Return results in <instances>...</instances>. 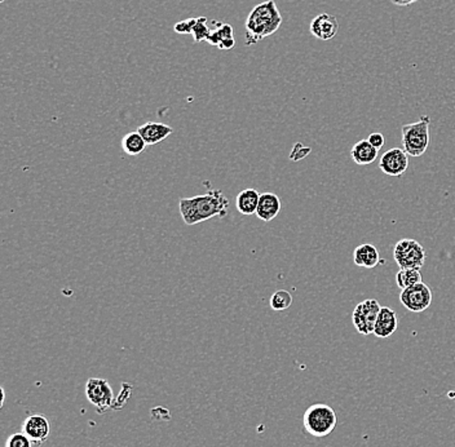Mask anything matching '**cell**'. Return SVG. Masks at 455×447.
<instances>
[{
  "label": "cell",
  "mask_w": 455,
  "mask_h": 447,
  "mask_svg": "<svg viewBox=\"0 0 455 447\" xmlns=\"http://www.w3.org/2000/svg\"><path fill=\"white\" fill-rule=\"evenodd\" d=\"M181 219L187 225L207 221L212 217H224L229 209V199L221 190H209L202 195L182 198L179 202Z\"/></svg>",
  "instance_id": "6da1fadb"
},
{
  "label": "cell",
  "mask_w": 455,
  "mask_h": 447,
  "mask_svg": "<svg viewBox=\"0 0 455 447\" xmlns=\"http://www.w3.org/2000/svg\"><path fill=\"white\" fill-rule=\"evenodd\" d=\"M282 16L275 0L258 4L246 20V45L259 43L280 29Z\"/></svg>",
  "instance_id": "7a4b0ae2"
},
{
  "label": "cell",
  "mask_w": 455,
  "mask_h": 447,
  "mask_svg": "<svg viewBox=\"0 0 455 447\" xmlns=\"http://www.w3.org/2000/svg\"><path fill=\"white\" fill-rule=\"evenodd\" d=\"M336 424H338L336 412L329 404H312L304 412V428L313 437L324 438L330 433H333L334 429L336 428Z\"/></svg>",
  "instance_id": "3957f363"
},
{
  "label": "cell",
  "mask_w": 455,
  "mask_h": 447,
  "mask_svg": "<svg viewBox=\"0 0 455 447\" xmlns=\"http://www.w3.org/2000/svg\"><path fill=\"white\" fill-rule=\"evenodd\" d=\"M429 116H420L418 122L402 127V149L409 157L418 158L427 152L429 145Z\"/></svg>",
  "instance_id": "277c9868"
},
{
  "label": "cell",
  "mask_w": 455,
  "mask_h": 447,
  "mask_svg": "<svg viewBox=\"0 0 455 447\" xmlns=\"http://www.w3.org/2000/svg\"><path fill=\"white\" fill-rule=\"evenodd\" d=\"M393 259L400 269H422L427 255L423 245L415 239H401L393 248Z\"/></svg>",
  "instance_id": "5b68a950"
},
{
  "label": "cell",
  "mask_w": 455,
  "mask_h": 447,
  "mask_svg": "<svg viewBox=\"0 0 455 447\" xmlns=\"http://www.w3.org/2000/svg\"><path fill=\"white\" fill-rule=\"evenodd\" d=\"M380 309L382 307L375 299H368L358 304L352 314V322L357 332L365 336L374 333L376 318Z\"/></svg>",
  "instance_id": "8992f818"
},
{
  "label": "cell",
  "mask_w": 455,
  "mask_h": 447,
  "mask_svg": "<svg viewBox=\"0 0 455 447\" xmlns=\"http://www.w3.org/2000/svg\"><path fill=\"white\" fill-rule=\"evenodd\" d=\"M86 396L89 404H94L99 414L108 412L114 406V393L108 380L91 377L86 384Z\"/></svg>",
  "instance_id": "52a82bcc"
},
{
  "label": "cell",
  "mask_w": 455,
  "mask_h": 447,
  "mask_svg": "<svg viewBox=\"0 0 455 447\" xmlns=\"http://www.w3.org/2000/svg\"><path fill=\"white\" fill-rule=\"evenodd\" d=\"M432 291L426 283H418L412 287L401 289L400 294V302L405 308L410 310L412 313H420L424 311L431 307L432 303Z\"/></svg>",
  "instance_id": "ba28073f"
},
{
  "label": "cell",
  "mask_w": 455,
  "mask_h": 447,
  "mask_svg": "<svg viewBox=\"0 0 455 447\" xmlns=\"http://www.w3.org/2000/svg\"><path fill=\"white\" fill-rule=\"evenodd\" d=\"M409 167V155L401 148H392L379 160V168L393 177L402 176Z\"/></svg>",
  "instance_id": "9c48e42d"
},
{
  "label": "cell",
  "mask_w": 455,
  "mask_h": 447,
  "mask_svg": "<svg viewBox=\"0 0 455 447\" xmlns=\"http://www.w3.org/2000/svg\"><path fill=\"white\" fill-rule=\"evenodd\" d=\"M22 432L29 437L33 443L42 445L50 437L51 426H50L48 419L45 418L44 415L34 414V415H30L25 419L23 426H22Z\"/></svg>",
  "instance_id": "30bf717a"
},
{
  "label": "cell",
  "mask_w": 455,
  "mask_h": 447,
  "mask_svg": "<svg viewBox=\"0 0 455 447\" xmlns=\"http://www.w3.org/2000/svg\"><path fill=\"white\" fill-rule=\"evenodd\" d=\"M339 22L336 17L329 13H321L311 22V34L319 40H330L339 33Z\"/></svg>",
  "instance_id": "8fae6325"
},
{
  "label": "cell",
  "mask_w": 455,
  "mask_h": 447,
  "mask_svg": "<svg viewBox=\"0 0 455 447\" xmlns=\"http://www.w3.org/2000/svg\"><path fill=\"white\" fill-rule=\"evenodd\" d=\"M398 313L388 307H382L379 316L376 318L374 335L380 339H387L398 330Z\"/></svg>",
  "instance_id": "7c38bea8"
},
{
  "label": "cell",
  "mask_w": 455,
  "mask_h": 447,
  "mask_svg": "<svg viewBox=\"0 0 455 447\" xmlns=\"http://www.w3.org/2000/svg\"><path fill=\"white\" fill-rule=\"evenodd\" d=\"M282 203L278 195L275 193H263L261 194L258 209H256V216L261 219V221L269 223L273 219L278 216L281 212Z\"/></svg>",
  "instance_id": "4fadbf2b"
},
{
  "label": "cell",
  "mask_w": 455,
  "mask_h": 447,
  "mask_svg": "<svg viewBox=\"0 0 455 447\" xmlns=\"http://www.w3.org/2000/svg\"><path fill=\"white\" fill-rule=\"evenodd\" d=\"M138 132L143 136L146 145H155L166 140L174 130L163 123L148 122L140 126Z\"/></svg>",
  "instance_id": "5bb4252c"
},
{
  "label": "cell",
  "mask_w": 455,
  "mask_h": 447,
  "mask_svg": "<svg viewBox=\"0 0 455 447\" xmlns=\"http://www.w3.org/2000/svg\"><path fill=\"white\" fill-rule=\"evenodd\" d=\"M353 261L357 267H366V269H373L378 267L380 263H383V260H380L378 248L371 243H363L356 247Z\"/></svg>",
  "instance_id": "9a60e30c"
},
{
  "label": "cell",
  "mask_w": 455,
  "mask_h": 447,
  "mask_svg": "<svg viewBox=\"0 0 455 447\" xmlns=\"http://www.w3.org/2000/svg\"><path fill=\"white\" fill-rule=\"evenodd\" d=\"M378 149L366 140H361L357 144L353 145L351 150V157L353 159L354 163L358 166H368L375 162L378 158Z\"/></svg>",
  "instance_id": "2e32d148"
},
{
  "label": "cell",
  "mask_w": 455,
  "mask_h": 447,
  "mask_svg": "<svg viewBox=\"0 0 455 447\" xmlns=\"http://www.w3.org/2000/svg\"><path fill=\"white\" fill-rule=\"evenodd\" d=\"M261 194L255 189H245L239 193L236 198V207L239 209V214L245 216H251L256 214L258 204H259Z\"/></svg>",
  "instance_id": "e0dca14e"
},
{
  "label": "cell",
  "mask_w": 455,
  "mask_h": 447,
  "mask_svg": "<svg viewBox=\"0 0 455 447\" xmlns=\"http://www.w3.org/2000/svg\"><path fill=\"white\" fill-rule=\"evenodd\" d=\"M145 148H146V143L138 131L130 132L122 138V150L127 155L131 157L140 155L144 152Z\"/></svg>",
  "instance_id": "ac0fdd59"
},
{
  "label": "cell",
  "mask_w": 455,
  "mask_h": 447,
  "mask_svg": "<svg viewBox=\"0 0 455 447\" xmlns=\"http://www.w3.org/2000/svg\"><path fill=\"white\" fill-rule=\"evenodd\" d=\"M422 282L420 269H401L396 275V283L401 289L412 287Z\"/></svg>",
  "instance_id": "d6986e66"
},
{
  "label": "cell",
  "mask_w": 455,
  "mask_h": 447,
  "mask_svg": "<svg viewBox=\"0 0 455 447\" xmlns=\"http://www.w3.org/2000/svg\"><path fill=\"white\" fill-rule=\"evenodd\" d=\"M292 304V295L286 289H278L270 297V308L277 311L289 309Z\"/></svg>",
  "instance_id": "ffe728a7"
},
{
  "label": "cell",
  "mask_w": 455,
  "mask_h": 447,
  "mask_svg": "<svg viewBox=\"0 0 455 447\" xmlns=\"http://www.w3.org/2000/svg\"><path fill=\"white\" fill-rule=\"evenodd\" d=\"M233 38V28L229 23H220L219 28L216 29L211 30L210 36L207 39V42L214 45V47H219V44L221 43L225 39Z\"/></svg>",
  "instance_id": "44dd1931"
},
{
  "label": "cell",
  "mask_w": 455,
  "mask_h": 447,
  "mask_svg": "<svg viewBox=\"0 0 455 447\" xmlns=\"http://www.w3.org/2000/svg\"><path fill=\"white\" fill-rule=\"evenodd\" d=\"M211 34V29L209 28V22L206 17H197L195 18L192 35L194 38L195 43H199L202 40H207Z\"/></svg>",
  "instance_id": "7402d4cb"
},
{
  "label": "cell",
  "mask_w": 455,
  "mask_h": 447,
  "mask_svg": "<svg viewBox=\"0 0 455 447\" xmlns=\"http://www.w3.org/2000/svg\"><path fill=\"white\" fill-rule=\"evenodd\" d=\"M6 447H33V442L25 433H15L8 437Z\"/></svg>",
  "instance_id": "603a6c76"
},
{
  "label": "cell",
  "mask_w": 455,
  "mask_h": 447,
  "mask_svg": "<svg viewBox=\"0 0 455 447\" xmlns=\"http://www.w3.org/2000/svg\"><path fill=\"white\" fill-rule=\"evenodd\" d=\"M309 153H311V148L304 146L303 144L297 143V144H295V146H294L291 154H290V159H291L292 162H297V160H300V159L305 158Z\"/></svg>",
  "instance_id": "cb8c5ba5"
},
{
  "label": "cell",
  "mask_w": 455,
  "mask_h": 447,
  "mask_svg": "<svg viewBox=\"0 0 455 447\" xmlns=\"http://www.w3.org/2000/svg\"><path fill=\"white\" fill-rule=\"evenodd\" d=\"M195 18H189V20H184V21L177 22L175 25V31L179 34H192L193 30V25H194Z\"/></svg>",
  "instance_id": "d4e9b609"
},
{
  "label": "cell",
  "mask_w": 455,
  "mask_h": 447,
  "mask_svg": "<svg viewBox=\"0 0 455 447\" xmlns=\"http://www.w3.org/2000/svg\"><path fill=\"white\" fill-rule=\"evenodd\" d=\"M368 143L370 144L373 145L374 148H376L378 150L382 148L384 145V136L382 135V133H379V132H374V133H371L370 136L368 138Z\"/></svg>",
  "instance_id": "484cf974"
},
{
  "label": "cell",
  "mask_w": 455,
  "mask_h": 447,
  "mask_svg": "<svg viewBox=\"0 0 455 447\" xmlns=\"http://www.w3.org/2000/svg\"><path fill=\"white\" fill-rule=\"evenodd\" d=\"M236 45V40L234 38H229V39H225L221 43L219 44V50H231L233 47Z\"/></svg>",
  "instance_id": "4316f807"
},
{
  "label": "cell",
  "mask_w": 455,
  "mask_h": 447,
  "mask_svg": "<svg viewBox=\"0 0 455 447\" xmlns=\"http://www.w3.org/2000/svg\"><path fill=\"white\" fill-rule=\"evenodd\" d=\"M390 1L398 7H407V6H412V3H417L418 0H390Z\"/></svg>",
  "instance_id": "83f0119b"
},
{
  "label": "cell",
  "mask_w": 455,
  "mask_h": 447,
  "mask_svg": "<svg viewBox=\"0 0 455 447\" xmlns=\"http://www.w3.org/2000/svg\"><path fill=\"white\" fill-rule=\"evenodd\" d=\"M0 392H1V401H0V406L3 407V404H4V399H6V393H4V388H0Z\"/></svg>",
  "instance_id": "f1b7e54d"
},
{
  "label": "cell",
  "mask_w": 455,
  "mask_h": 447,
  "mask_svg": "<svg viewBox=\"0 0 455 447\" xmlns=\"http://www.w3.org/2000/svg\"><path fill=\"white\" fill-rule=\"evenodd\" d=\"M0 1H1V3H3V1H4V0H0Z\"/></svg>",
  "instance_id": "f546056e"
}]
</instances>
